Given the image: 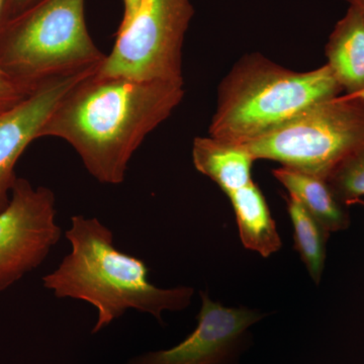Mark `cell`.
<instances>
[{"label": "cell", "mask_w": 364, "mask_h": 364, "mask_svg": "<svg viewBox=\"0 0 364 364\" xmlns=\"http://www.w3.org/2000/svg\"><path fill=\"white\" fill-rule=\"evenodd\" d=\"M346 97H351V98H358V100H363V102H364V90L360 91V92L355 93V95H346Z\"/></svg>", "instance_id": "obj_19"}, {"label": "cell", "mask_w": 364, "mask_h": 364, "mask_svg": "<svg viewBox=\"0 0 364 364\" xmlns=\"http://www.w3.org/2000/svg\"><path fill=\"white\" fill-rule=\"evenodd\" d=\"M97 70L67 93L39 138L65 141L93 178L117 186L146 136L181 104L183 83L105 76Z\"/></svg>", "instance_id": "obj_1"}, {"label": "cell", "mask_w": 364, "mask_h": 364, "mask_svg": "<svg viewBox=\"0 0 364 364\" xmlns=\"http://www.w3.org/2000/svg\"><path fill=\"white\" fill-rule=\"evenodd\" d=\"M105 56L86 28L85 0H39L0 46V68L33 92L51 79L97 68Z\"/></svg>", "instance_id": "obj_4"}, {"label": "cell", "mask_w": 364, "mask_h": 364, "mask_svg": "<svg viewBox=\"0 0 364 364\" xmlns=\"http://www.w3.org/2000/svg\"><path fill=\"white\" fill-rule=\"evenodd\" d=\"M342 91L327 64L296 72L261 55L244 57L220 85L208 136L239 145L340 97Z\"/></svg>", "instance_id": "obj_3"}, {"label": "cell", "mask_w": 364, "mask_h": 364, "mask_svg": "<svg viewBox=\"0 0 364 364\" xmlns=\"http://www.w3.org/2000/svg\"><path fill=\"white\" fill-rule=\"evenodd\" d=\"M236 146L255 160H273L326 181L364 146V102L340 95Z\"/></svg>", "instance_id": "obj_5"}, {"label": "cell", "mask_w": 364, "mask_h": 364, "mask_svg": "<svg viewBox=\"0 0 364 364\" xmlns=\"http://www.w3.org/2000/svg\"><path fill=\"white\" fill-rule=\"evenodd\" d=\"M244 247L268 258L282 248L277 224L262 191L254 182L229 193Z\"/></svg>", "instance_id": "obj_12"}, {"label": "cell", "mask_w": 364, "mask_h": 364, "mask_svg": "<svg viewBox=\"0 0 364 364\" xmlns=\"http://www.w3.org/2000/svg\"><path fill=\"white\" fill-rule=\"evenodd\" d=\"M39 1V0H13L14 6L18 7V9H26L28 6H31L32 4H36V2Z\"/></svg>", "instance_id": "obj_18"}, {"label": "cell", "mask_w": 364, "mask_h": 364, "mask_svg": "<svg viewBox=\"0 0 364 364\" xmlns=\"http://www.w3.org/2000/svg\"><path fill=\"white\" fill-rule=\"evenodd\" d=\"M273 176L328 233L343 231L349 227L348 213L324 179L284 166L273 170Z\"/></svg>", "instance_id": "obj_13"}, {"label": "cell", "mask_w": 364, "mask_h": 364, "mask_svg": "<svg viewBox=\"0 0 364 364\" xmlns=\"http://www.w3.org/2000/svg\"><path fill=\"white\" fill-rule=\"evenodd\" d=\"M97 68L51 79L0 114V213L11 202L18 179L14 168L21 154L39 139L41 131L67 93Z\"/></svg>", "instance_id": "obj_9"}, {"label": "cell", "mask_w": 364, "mask_h": 364, "mask_svg": "<svg viewBox=\"0 0 364 364\" xmlns=\"http://www.w3.org/2000/svg\"><path fill=\"white\" fill-rule=\"evenodd\" d=\"M70 222L65 232L70 252L43 277V284L57 299L85 301L97 310L91 334L129 310L149 314L163 324V313L179 312L191 305L193 287L161 289L153 284L146 263L119 250L112 230L97 218L76 215Z\"/></svg>", "instance_id": "obj_2"}, {"label": "cell", "mask_w": 364, "mask_h": 364, "mask_svg": "<svg viewBox=\"0 0 364 364\" xmlns=\"http://www.w3.org/2000/svg\"><path fill=\"white\" fill-rule=\"evenodd\" d=\"M61 236L52 189L16 179L0 213V293L39 267Z\"/></svg>", "instance_id": "obj_7"}, {"label": "cell", "mask_w": 364, "mask_h": 364, "mask_svg": "<svg viewBox=\"0 0 364 364\" xmlns=\"http://www.w3.org/2000/svg\"><path fill=\"white\" fill-rule=\"evenodd\" d=\"M345 1L348 2L349 4H354V2L356 1V0H345Z\"/></svg>", "instance_id": "obj_21"}, {"label": "cell", "mask_w": 364, "mask_h": 364, "mask_svg": "<svg viewBox=\"0 0 364 364\" xmlns=\"http://www.w3.org/2000/svg\"><path fill=\"white\" fill-rule=\"evenodd\" d=\"M191 156L196 169L215 181L227 196L253 181L255 159L238 146L210 136H198Z\"/></svg>", "instance_id": "obj_11"}, {"label": "cell", "mask_w": 364, "mask_h": 364, "mask_svg": "<svg viewBox=\"0 0 364 364\" xmlns=\"http://www.w3.org/2000/svg\"><path fill=\"white\" fill-rule=\"evenodd\" d=\"M355 4V6H358L359 7V9H360L361 13H363V16H364V0H356V1L354 2V4Z\"/></svg>", "instance_id": "obj_20"}, {"label": "cell", "mask_w": 364, "mask_h": 364, "mask_svg": "<svg viewBox=\"0 0 364 364\" xmlns=\"http://www.w3.org/2000/svg\"><path fill=\"white\" fill-rule=\"evenodd\" d=\"M6 0H0V16ZM31 91L18 85L0 68V114L7 111L31 95Z\"/></svg>", "instance_id": "obj_16"}, {"label": "cell", "mask_w": 364, "mask_h": 364, "mask_svg": "<svg viewBox=\"0 0 364 364\" xmlns=\"http://www.w3.org/2000/svg\"><path fill=\"white\" fill-rule=\"evenodd\" d=\"M325 53L327 65L346 95L364 90V16L355 4H349L335 26Z\"/></svg>", "instance_id": "obj_10"}, {"label": "cell", "mask_w": 364, "mask_h": 364, "mask_svg": "<svg viewBox=\"0 0 364 364\" xmlns=\"http://www.w3.org/2000/svg\"><path fill=\"white\" fill-rule=\"evenodd\" d=\"M326 181L342 205L359 202L364 196V146L340 163Z\"/></svg>", "instance_id": "obj_15"}, {"label": "cell", "mask_w": 364, "mask_h": 364, "mask_svg": "<svg viewBox=\"0 0 364 364\" xmlns=\"http://www.w3.org/2000/svg\"><path fill=\"white\" fill-rule=\"evenodd\" d=\"M193 14L191 0H141L98 73L183 83L182 46Z\"/></svg>", "instance_id": "obj_6"}, {"label": "cell", "mask_w": 364, "mask_h": 364, "mask_svg": "<svg viewBox=\"0 0 364 364\" xmlns=\"http://www.w3.org/2000/svg\"><path fill=\"white\" fill-rule=\"evenodd\" d=\"M198 326L183 341L166 350L147 352L127 364H234L247 341L251 326L261 320L258 311L229 308L200 291Z\"/></svg>", "instance_id": "obj_8"}, {"label": "cell", "mask_w": 364, "mask_h": 364, "mask_svg": "<svg viewBox=\"0 0 364 364\" xmlns=\"http://www.w3.org/2000/svg\"><path fill=\"white\" fill-rule=\"evenodd\" d=\"M140 1L141 0H124V16L119 26H126L131 21L134 14L136 13V9H138Z\"/></svg>", "instance_id": "obj_17"}, {"label": "cell", "mask_w": 364, "mask_h": 364, "mask_svg": "<svg viewBox=\"0 0 364 364\" xmlns=\"http://www.w3.org/2000/svg\"><path fill=\"white\" fill-rule=\"evenodd\" d=\"M287 213L294 226V249L316 284H320L326 263L329 233L293 196H286Z\"/></svg>", "instance_id": "obj_14"}]
</instances>
